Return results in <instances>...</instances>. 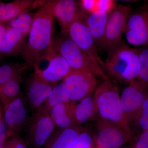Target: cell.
Segmentation results:
<instances>
[{"mask_svg":"<svg viewBox=\"0 0 148 148\" xmlns=\"http://www.w3.org/2000/svg\"><path fill=\"white\" fill-rule=\"evenodd\" d=\"M130 5L117 4L109 14L103 41L98 47L102 50L110 51L124 44L125 34L127 18L132 12Z\"/></svg>","mask_w":148,"mask_h":148,"instance_id":"cell-6","label":"cell"},{"mask_svg":"<svg viewBox=\"0 0 148 148\" xmlns=\"http://www.w3.org/2000/svg\"><path fill=\"white\" fill-rule=\"evenodd\" d=\"M7 139V129L4 120L0 121V147Z\"/></svg>","mask_w":148,"mask_h":148,"instance_id":"cell-34","label":"cell"},{"mask_svg":"<svg viewBox=\"0 0 148 148\" xmlns=\"http://www.w3.org/2000/svg\"><path fill=\"white\" fill-rule=\"evenodd\" d=\"M104 63L105 74L121 84L127 85L137 79L140 73L138 48H132L125 43L109 51Z\"/></svg>","mask_w":148,"mask_h":148,"instance_id":"cell-2","label":"cell"},{"mask_svg":"<svg viewBox=\"0 0 148 148\" xmlns=\"http://www.w3.org/2000/svg\"><path fill=\"white\" fill-rule=\"evenodd\" d=\"M95 129L93 135L95 148H119L131 140L121 126L101 118L96 121Z\"/></svg>","mask_w":148,"mask_h":148,"instance_id":"cell-8","label":"cell"},{"mask_svg":"<svg viewBox=\"0 0 148 148\" xmlns=\"http://www.w3.org/2000/svg\"><path fill=\"white\" fill-rule=\"evenodd\" d=\"M77 103L70 101L52 108L49 115L54 124L60 128L77 127L75 119V110Z\"/></svg>","mask_w":148,"mask_h":148,"instance_id":"cell-16","label":"cell"},{"mask_svg":"<svg viewBox=\"0 0 148 148\" xmlns=\"http://www.w3.org/2000/svg\"><path fill=\"white\" fill-rule=\"evenodd\" d=\"M34 15L28 12H24L5 24L8 27L19 29L26 37L29 35L32 28Z\"/></svg>","mask_w":148,"mask_h":148,"instance_id":"cell-25","label":"cell"},{"mask_svg":"<svg viewBox=\"0 0 148 148\" xmlns=\"http://www.w3.org/2000/svg\"><path fill=\"white\" fill-rule=\"evenodd\" d=\"M23 80L22 76L16 77L0 87V101L2 107L13 101L21 95L20 84Z\"/></svg>","mask_w":148,"mask_h":148,"instance_id":"cell-21","label":"cell"},{"mask_svg":"<svg viewBox=\"0 0 148 148\" xmlns=\"http://www.w3.org/2000/svg\"><path fill=\"white\" fill-rule=\"evenodd\" d=\"M3 119V107L0 101V121H1Z\"/></svg>","mask_w":148,"mask_h":148,"instance_id":"cell-36","label":"cell"},{"mask_svg":"<svg viewBox=\"0 0 148 148\" xmlns=\"http://www.w3.org/2000/svg\"><path fill=\"white\" fill-rule=\"evenodd\" d=\"M30 67L25 62L5 64L0 66V87L22 74Z\"/></svg>","mask_w":148,"mask_h":148,"instance_id":"cell-23","label":"cell"},{"mask_svg":"<svg viewBox=\"0 0 148 148\" xmlns=\"http://www.w3.org/2000/svg\"><path fill=\"white\" fill-rule=\"evenodd\" d=\"M132 123L134 124L135 131L138 135L148 130V95L138 111Z\"/></svg>","mask_w":148,"mask_h":148,"instance_id":"cell-26","label":"cell"},{"mask_svg":"<svg viewBox=\"0 0 148 148\" xmlns=\"http://www.w3.org/2000/svg\"><path fill=\"white\" fill-rule=\"evenodd\" d=\"M94 145L93 135L84 128L68 148H92Z\"/></svg>","mask_w":148,"mask_h":148,"instance_id":"cell-29","label":"cell"},{"mask_svg":"<svg viewBox=\"0 0 148 148\" xmlns=\"http://www.w3.org/2000/svg\"><path fill=\"white\" fill-rule=\"evenodd\" d=\"M117 3L113 0H97L98 11L105 12L109 14L116 6Z\"/></svg>","mask_w":148,"mask_h":148,"instance_id":"cell-32","label":"cell"},{"mask_svg":"<svg viewBox=\"0 0 148 148\" xmlns=\"http://www.w3.org/2000/svg\"><path fill=\"white\" fill-rule=\"evenodd\" d=\"M47 61L49 63L45 69H41L37 66L33 67L34 73L46 82L56 84L73 72L65 59L55 51Z\"/></svg>","mask_w":148,"mask_h":148,"instance_id":"cell-14","label":"cell"},{"mask_svg":"<svg viewBox=\"0 0 148 148\" xmlns=\"http://www.w3.org/2000/svg\"><path fill=\"white\" fill-rule=\"evenodd\" d=\"M7 26L5 24L3 23H0V40L1 38L7 29Z\"/></svg>","mask_w":148,"mask_h":148,"instance_id":"cell-35","label":"cell"},{"mask_svg":"<svg viewBox=\"0 0 148 148\" xmlns=\"http://www.w3.org/2000/svg\"><path fill=\"white\" fill-rule=\"evenodd\" d=\"M97 114L98 110L93 95L84 98L76 105L75 119L78 127L91 120Z\"/></svg>","mask_w":148,"mask_h":148,"instance_id":"cell-20","label":"cell"},{"mask_svg":"<svg viewBox=\"0 0 148 148\" xmlns=\"http://www.w3.org/2000/svg\"><path fill=\"white\" fill-rule=\"evenodd\" d=\"M148 95V88L137 79L128 84L122 92V108L130 126Z\"/></svg>","mask_w":148,"mask_h":148,"instance_id":"cell-12","label":"cell"},{"mask_svg":"<svg viewBox=\"0 0 148 148\" xmlns=\"http://www.w3.org/2000/svg\"><path fill=\"white\" fill-rule=\"evenodd\" d=\"M99 117L113 122L121 126L129 135L132 132L122 108L118 88L110 78L104 79L96 87L93 95Z\"/></svg>","mask_w":148,"mask_h":148,"instance_id":"cell-3","label":"cell"},{"mask_svg":"<svg viewBox=\"0 0 148 148\" xmlns=\"http://www.w3.org/2000/svg\"><path fill=\"white\" fill-rule=\"evenodd\" d=\"M70 101L66 87L61 82L54 86L45 103L41 107L49 112L55 106Z\"/></svg>","mask_w":148,"mask_h":148,"instance_id":"cell-24","label":"cell"},{"mask_svg":"<svg viewBox=\"0 0 148 148\" xmlns=\"http://www.w3.org/2000/svg\"><path fill=\"white\" fill-rule=\"evenodd\" d=\"M47 10L58 20L61 34L67 36L69 28L77 19L83 17L79 1L75 0L35 1V8Z\"/></svg>","mask_w":148,"mask_h":148,"instance_id":"cell-7","label":"cell"},{"mask_svg":"<svg viewBox=\"0 0 148 148\" xmlns=\"http://www.w3.org/2000/svg\"><path fill=\"white\" fill-rule=\"evenodd\" d=\"M25 38L19 29L7 26L0 40V58L19 55Z\"/></svg>","mask_w":148,"mask_h":148,"instance_id":"cell-15","label":"cell"},{"mask_svg":"<svg viewBox=\"0 0 148 148\" xmlns=\"http://www.w3.org/2000/svg\"><path fill=\"white\" fill-rule=\"evenodd\" d=\"M27 98L30 108L36 111L43 106L56 84L43 80L34 73L26 80Z\"/></svg>","mask_w":148,"mask_h":148,"instance_id":"cell-13","label":"cell"},{"mask_svg":"<svg viewBox=\"0 0 148 148\" xmlns=\"http://www.w3.org/2000/svg\"><path fill=\"white\" fill-rule=\"evenodd\" d=\"M54 17L46 9L39 8L34 20L27 42L19 55L29 67L47 61L55 51L53 46Z\"/></svg>","mask_w":148,"mask_h":148,"instance_id":"cell-1","label":"cell"},{"mask_svg":"<svg viewBox=\"0 0 148 148\" xmlns=\"http://www.w3.org/2000/svg\"><path fill=\"white\" fill-rule=\"evenodd\" d=\"M1 65V58H0V66Z\"/></svg>","mask_w":148,"mask_h":148,"instance_id":"cell-37","label":"cell"},{"mask_svg":"<svg viewBox=\"0 0 148 148\" xmlns=\"http://www.w3.org/2000/svg\"><path fill=\"white\" fill-rule=\"evenodd\" d=\"M68 91L70 101L78 103L84 98L92 95L97 87L96 76L89 72H71L62 82Z\"/></svg>","mask_w":148,"mask_h":148,"instance_id":"cell-9","label":"cell"},{"mask_svg":"<svg viewBox=\"0 0 148 148\" xmlns=\"http://www.w3.org/2000/svg\"><path fill=\"white\" fill-rule=\"evenodd\" d=\"M140 70L137 79L148 89V45L138 48Z\"/></svg>","mask_w":148,"mask_h":148,"instance_id":"cell-28","label":"cell"},{"mask_svg":"<svg viewBox=\"0 0 148 148\" xmlns=\"http://www.w3.org/2000/svg\"><path fill=\"white\" fill-rule=\"evenodd\" d=\"M67 36L82 50L96 61L104 70V61L98 53L97 45L83 17L75 20L69 28Z\"/></svg>","mask_w":148,"mask_h":148,"instance_id":"cell-11","label":"cell"},{"mask_svg":"<svg viewBox=\"0 0 148 148\" xmlns=\"http://www.w3.org/2000/svg\"><path fill=\"white\" fill-rule=\"evenodd\" d=\"M2 148H27L25 139L19 135L8 138L1 146Z\"/></svg>","mask_w":148,"mask_h":148,"instance_id":"cell-30","label":"cell"},{"mask_svg":"<svg viewBox=\"0 0 148 148\" xmlns=\"http://www.w3.org/2000/svg\"><path fill=\"white\" fill-rule=\"evenodd\" d=\"M92 148H95V147H92Z\"/></svg>","mask_w":148,"mask_h":148,"instance_id":"cell-39","label":"cell"},{"mask_svg":"<svg viewBox=\"0 0 148 148\" xmlns=\"http://www.w3.org/2000/svg\"><path fill=\"white\" fill-rule=\"evenodd\" d=\"M130 44L145 46L148 45V27L144 29L130 30L125 33Z\"/></svg>","mask_w":148,"mask_h":148,"instance_id":"cell-27","label":"cell"},{"mask_svg":"<svg viewBox=\"0 0 148 148\" xmlns=\"http://www.w3.org/2000/svg\"><path fill=\"white\" fill-rule=\"evenodd\" d=\"M53 46L69 64L72 72H89L103 79L110 78L98 63L78 47L68 36L53 38Z\"/></svg>","mask_w":148,"mask_h":148,"instance_id":"cell-4","label":"cell"},{"mask_svg":"<svg viewBox=\"0 0 148 148\" xmlns=\"http://www.w3.org/2000/svg\"><path fill=\"white\" fill-rule=\"evenodd\" d=\"M0 148H2V147H0Z\"/></svg>","mask_w":148,"mask_h":148,"instance_id":"cell-38","label":"cell"},{"mask_svg":"<svg viewBox=\"0 0 148 148\" xmlns=\"http://www.w3.org/2000/svg\"><path fill=\"white\" fill-rule=\"evenodd\" d=\"M148 27V3L132 11L127 18L125 33L130 30L144 29Z\"/></svg>","mask_w":148,"mask_h":148,"instance_id":"cell-22","label":"cell"},{"mask_svg":"<svg viewBox=\"0 0 148 148\" xmlns=\"http://www.w3.org/2000/svg\"><path fill=\"white\" fill-rule=\"evenodd\" d=\"M84 128L82 126L59 128L58 130L54 131L45 148H68Z\"/></svg>","mask_w":148,"mask_h":148,"instance_id":"cell-19","label":"cell"},{"mask_svg":"<svg viewBox=\"0 0 148 148\" xmlns=\"http://www.w3.org/2000/svg\"><path fill=\"white\" fill-rule=\"evenodd\" d=\"M109 14L105 12H96L83 16L84 20L98 47L103 41Z\"/></svg>","mask_w":148,"mask_h":148,"instance_id":"cell-17","label":"cell"},{"mask_svg":"<svg viewBox=\"0 0 148 148\" xmlns=\"http://www.w3.org/2000/svg\"><path fill=\"white\" fill-rule=\"evenodd\" d=\"M35 1L16 0L9 3L0 2V23L6 24L18 15L35 8Z\"/></svg>","mask_w":148,"mask_h":148,"instance_id":"cell-18","label":"cell"},{"mask_svg":"<svg viewBox=\"0 0 148 148\" xmlns=\"http://www.w3.org/2000/svg\"><path fill=\"white\" fill-rule=\"evenodd\" d=\"M79 3L83 16L98 11L97 0H82Z\"/></svg>","mask_w":148,"mask_h":148,"instance_id":"cell-31","label":"cell"},{"mask_svg":"<svg viewBox=\"0 0 148 148\" xmlns=\"http://www.w3.org/2000/svg\"><path fill=\"white\" fill-rule=\"evenodd\" d=\"M3 112L7 139L13 136H20L30 118L26 101L22 94L3 107Z\"/></svg>","mask_w":148,"mask_h":148,"instance_id":"cell-10","label":"cell"},{"mask_svg":"<svg viewBox=\"0 0 148 148\" xmlns=\"http://www.w3.org/2000/svg\"><path fill=\"white\" fill-rule=\"evenodd\" d=\"M130 148H148V130L138 135Z\"/></svg>","mask_w":148,"mask_h":148,"instance_id":"cell-33","label":"cell"},{"mask_svg":"<svg viewBox=\"0 0 148 148\" xmlns=\"http://www.w3.org/2000/svg\"><path fill=\"white\" fill-rule=\"evenodd\" d=\"M55 126L49 112L42 107L35 111L23 131L28 147L40 148L45 146L54 132Z\"/></svg>","mask_w":148,"mask_h":148,"instance_id":"cell-5","label":"cell"}]
</instances>
